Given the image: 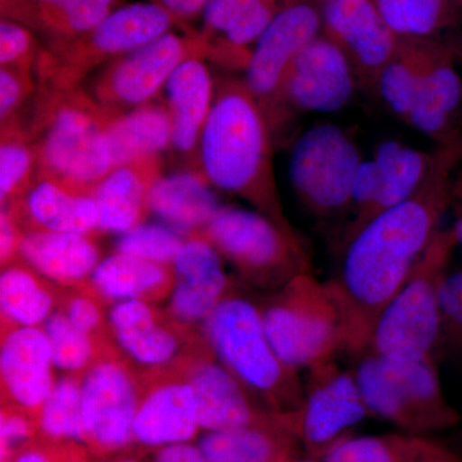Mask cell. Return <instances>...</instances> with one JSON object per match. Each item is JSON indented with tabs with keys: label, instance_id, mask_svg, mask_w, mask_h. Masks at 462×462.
Masks as SVG:
<instances>
[{
	"label": "cell",
	"instance_id": "6da1fadb",
	"mask_svg": "<svg viewBox=\"0 0 462 462\" xmlns=\"http://www.w3.org/2000/svg\"><path fill=\"white\" fill-rule=\"evenodd\" d=\"M461 141L438 145L427 180L410 199L380 212L340 247L339 272L327 281L338 307L343 352L366 354L376 322L440 230L458 191Z\"/></svg>",
	"mask_w": 462,
	"mask_h": 462
},
{
	"label": "cell",
	"instance_id": "7a4b0ae2",
	"mask_svg": "<svg viewBox=\"0 0 462 462\" xmlns=\"http://www.w3.org/2000/svg\"><path fill=\"white\" fill-rule=\"evenodd\" d=\"M200 172L209 184L236 194L297 236L282 209L272 151V127L245 81L216 90L199 139Z\"/></svg>",
	"mask_w": 462,
	"mask_h": 462
},
{
	"label": "cell",
	"instance_id": "3957f363",
	"mask_svg": "<svg viewBox=\"0 0 462 462\" xmlns=\"http://www.w3.org/2000/svg\"><path fill=\"white\" fill-rule=\"evenodd\" d=\"M109 117L83 87L36 90L27 123L35 143L36 178L93 196L115 169L107 139Z\"/></svg>",
	"mask_w": 462,
	"mask_h": 462
},
{
	"label": "cell",
	"instance_id": "277c9868",
	"mask_svg": "<svg viewBox=\"0 0 462 462\" xmlns=\"http://www.w3.org/2000/svg\"><path fill=\"white\" fill-rule=\"evenodd\" d=\"M221 363L270 411L293 416L303 401L298 370L279 357L264 331L260 307L234 287L202 325Z\"/></svg>",
	"mask_w": 462,
	"mask_h": 462
},
{
	"label": "cell",
	"instance_id": "5b68a950",
	"mask_svg": "<svg viewBox=\"0 0 462 462\" xmlns=\"http://www.w3.org/2000/svg\"><path fill=\"white\" fill-rule=\"evenodd\" d=\"M357 360L356 380L372 416L415 436L460 422L443 392L437 357L409 361L365 354Z\"/></svg>",
	"mask_w": 462,
	"mask_h": 462
},
{
	"label": "cell",
	"instance_id": "8992f818",
	"mask_svg": "<svg viewBox=\"0 0 462 462\" xmlns=\"http://www.w3.org/2000/svg\"><path fill=\"white\" fill-rule=\"evenodd\" d=\"M456 247L451 226L438 231L411 275L380 315L366 354L391 360L437 357L439 289Z\"/></svg>",
	"mask_w": 462,
	"mask_h": 462
},
{
	"label": "cell",
	"instance_id": "52a82bcc",
	"mask_svg": "<svg viewBox=\"0 0 462 462\" xmlns=\"http://www.w3.org/2000/svg\"><path fill=\"white\" fill-rule=\"evenodd\" d=\"M179 26L160 5L125 3L99 25L56 50H42L35 67L38 89L71 90L112 60L156 41Z\"/></svg>",
	"mask_w": 462,
	"mask_h": 462
},
{
	"label": "cell",
	"instance_id": "ba28073f",
	"mask_svg": "<svg viewBox=\"0 0 462 462\" xmlns=\"http://www.w3.org/2000/svg\"><path fill=\"white\" fill-rule=\"evenodd\" d=\"M258 307L267 338L289 366L309 369L343 352L338 307L314 273L294 276Z\"/></svg>",
	"mask_w": 462,
	"mask_h": 462
},
{
	"label": "cell",
	"instance_id": "9c48e42d",
	"mask_svg": "<svg viewBox=\"0 0 462 462\" xmlns=\"http://www.w3.org/2000/svg\"><path fill=\"white\" fill-rule=\"evenodd\" d=\"M202 236L254 287L273 291L300 273H312L298 236L289 234L257 209L223 206Z\"/></svg>",
	"mask_w": 462,
	"mask_h": 462
},
{
	"label": "cell",
	"instance_id": "30bf717a",
	"mask_svg": "<svg viewBox=\"0 0 462 462\" xmlns=\"http://www.w3.org/2000/svg\"><path fill=\"white\" fill-rule=\"evenodd\" d=\"M363 162L357 144L342 127L319 124L294 143L288 175L297 199L320 220L351 211L356 173Z\"/></svg>",
	"mask_w": 462,
	"mask_h": 462
},
{
	"label": "cell",
	"instance_id": "8fae6325",
	"mask_svg": "<svg viewBox=\"0 0 462 462\" xmlns=\"http://www.w3.org/2000/svg\"><path fill=\"white\" fill-rule=\"evenodd\" d=\"M194 56L206 58L199 32H170L100 69L87 90L112 117L125 115L151 102L176 67Z\"/></svg>",
	"mask_w": 462,
	"mask_h": 462
},
{
	"label": "cell",
	"instance_id": "7c38bea8",
	"mask_svg": "<svg viewBox=\"0 0 462 462\" xmlns=\"http://www.w3.org/2000/svg\"><path fill=\"white\" fill-rule=\"evenodd\" d=\"M320 7L306 0L285 3L252 50L245 83L263 108L270 127L284 121L282 91L298 54L320 35Z\"/></svg>",
	"mask_w": 462,
	"mask_h": 462
},
{
	"label": "cell",
	"instance_id": "4fadbf2b",
	"mask_svg": "<svg viewBox=\"0 0 462 462\" xmlns=\"http://www.w3.org/2000/svg\"><path fill=\"white\" fill-rule=\"evenodd\" d=\"M303 401L293 416V430L309 457L321 460L349 436V431L372 416L365 403L354 370L343 369L336 358L309 367Z\"/></svg>",
	"mask_w": 462,
	"mask_h": 462
},
{
	"label": "cell",
	"instance_id": "5bb4252c",
	"mask_svg": "<svg viewBox=\"0 0 462 462\" xmlns=\"http://www.w3.org/2000/svg\"><path fill=\"white\" fill-rule=\"evenodd\" d=\"M141 375L121 351L100 356L83 376L84 440L99 449L121 448L134 438Z\"/></svg>",
	"mask_w": 462,
	"mask_h": 462
},
{
	"label": "cell",
	"instance_id": "9a60e30c",
	"mask_svg": "<svg viewBox=\"0 0 462 462\" xmlns=\"http://www.w3.org/2000/svg\"><path fill=\"white\" fill-rule=\"evenodd\" d=\"M433 162L434 152L427 153L392 141L380 144L370 160H363L352 190V218L340 236L339 247L380 212L397 206L420 189Z\"/></svg>",
	"mask_w": 462,
	"mask_h": 462
},
{
	"label": "cell",
	"instance_id": "2e32d148",
	"mask_svg": "<svg viewBox=\"0 0 462 462\" xmlns=\"http://www.w3.org/2000/svg\"><path fill=\"white\" fill-rule=\"evenodd\" d=\"M108 320L116 345L139 373L175 364L205 339L169 312L143 300L116 303Z\"/></svg>",
	"mask_w": 462,
	"mask_h": 462
},
{
	"label": "cell",
	"instance_id": "e0dca14e",
	"mask_svg": "<svg viewBox=\"0 0 462 462\" xmlns=\"http://www.w3.org/2000/svg\"><path fill=\"white\" fill-rule=\"evenodd\" d=\"M354 67L327 35H319L298 54L282 85L285 112L336 114L346 107L357 87Z\"/></svg>",
	"mask_w": 462,
	"mask_h": 462
},
{
	"label": "cell",
	"instance_id": "ac0fdd59",
	"mask_svg": "<svg viewBox=\"0 0 462 462\" xmlns=\"http://www.w3.org/2000/svg\"><path fill=\"white\" fill-rule=\"evenodd\" d=\"M325 35L345 51L358 85L375 91L382 69L394 56L401 38L385 23L375 0H322Z\"/></svg>",
	"mask_w": 462,
	"mask_h": 462
},
{
	"label": "cell",
	"instance_id": "d6986e66",
	"mask_svg": "<svg viewBox=\"0 0 462 462\" xmlns=\"http://www.w3.org/2000/svg\"><path fill=\"white\" fill-rule=\"evenodd\" d=\"M179 361L193 387L202 430H240L278 415L258 409L260 401L221 363L206 338Z\"/></svg>",
	"mask_w": 462,
	"mask_h": 462
},
{
	"label": "cell",
	"instance_id": "ffe728a7",
	"mask_svg": "<svg viewBox=\"0 0 462 462\" xmlns=\"http://www.w3.org/2000/svg\"><path fill=\"white\" fill-rule=\"evenodd\" d=\"M141 402L134 438L145 446L188 442L199 428L196 396L180 361L139 373Z\"/></svg>",
	"mask_w": 462,
	"mask_h": 462
},
{
	"label": "cell",
	"instance_id": "44dd1931",
	"mask_svg": "<svg viewBox=\"0 0 462 462\" xmlns=\"http://www.w3.org/2000/svg\"><path fill=\"white\" fill-rule=\"evenodd\" d=\"M53 358L41 327L16 328L2 333L0 378L5 406L39 418L53 391Z\"/></svg>",
	"mask_w": 462,
	"mask_h": 462
},
{
	"label": "cell",
	"instance_id": "7402d4cb",
	"mask_svg": "<svg viewBox=\"0 0 462 462\" xmlns=\"http://www.w3.org/2000/svg\"><path fill=\"white\" fill-rule=\"evenodd\" d=\"M223 258L202 234L185 239L173 263L175 285L167 310L173 319L190 328L203 325L236 287L225 273Z\"/></svg>",
	"mask_w": 462,
	"mask_h": 462
},
{
	"label": "cell",
	"instance_id": "603a6c76",
	"mask_svg": "<svg viewBox=\"0 0 462 462\" xmlns=\"http://www.w3.org/2000/svg\"><path fill=\"white\" fill-rule=\"evenodd\" d=\"M404 123L438 145L462 139V78L448 48L434 42Z\"/></svg>",
	"mask_w": 462,
	"mask_h": 462
},
{
	"label": "cell",
	"instance_id": "cb8c5ba5",
	"mask_svg": "<svg viewBox=\"0 0 462 462\" xmlns=\"http://www.w3.org/2000/svg\"><path fill=\"white\" fill-rule=\"evenodd\" d=\"M281 8L276 0H208L199 32L205 57L245 71L254 44Z\"/></svg>",
	"mask_w": 462,
	"mask_h": 462
},
{
	"label": "cell",
	"instance_id": "d4e9b609",
	"mask_svg": "<svg viewBox=\"0 0 462 462\" xmlns=\"http://www.w3.org/2000/svg\"><path fill=\"white\" fill-rule=\"evenodd\" d=\"M124 5L125 0H0V14L32 30L45 50H56Z\"/></svg>",
	"mask_w": 462,
	"mask_h": 462
},
{
	"label": "cell",
	"instance_id": "484cf974",
	"mask_svg": "<svg viewBox=\"0 0 462 462\" xmlns=\"http://www.w3.org/2000/svg\"><path fill=\"white\" fill-rule=\"evenodd\" d=\"M23 233L57 231L89 234L98 231V211L93 196L67 189L50 179L36 178L14 205L3 207Z\"/></svg>",
	"mask_w": 462,
	"mask_h": 462
},
{
	"label": "cell",
	"instance_id": "4316f807",
	"mask_svg": "<svg viewBox=\"0 0 462 462\" xmlns=\"http://www.w3.org/2000/svg\"><path fill=\"white\" fill-rule=\"evenodd\" d=\"M160 178V156L115 167L93 193L98 211V230L123 234L144 224L151 212L149 194Z\"/></svg>",
	"mask_w": 462,
	"mask_h": 462
},
{
	"label": "cell",
	"instance_id": "83f0119b",
	"mask_svg": "<svg viewBox=\"0 0 462 462\" xmlns=\"http://www.w3.org/2000/svg\"><path fill=\"white\" fill-rule=\"evenodd\" d=\"M20 260L60 287H84L102 254L89 234L29 231L21 242Z\"/></svg>",
	"mask_w": 462,
	"mask_h": 462
},
{
	"label": "cell",
	"instance_id": "f1b7e54d",
	"mask_svg": "<svg viewBox=\"0 0 462 462\" xmlns=\"http://www.w3.org/2000/svg\"><path fill=\"white\" fill-rule=\"evenodd\" d=\"M165 90L172 120V147L180 153H194L215 98L205 58H187L170 76Z\"/></svg>",
	"mask_w": 462,
	"mask_h": 462
},
{
	"label": "cell",
	"instance_id": "f546056e",
	"mask_svg": "<svg viewBox=\"0 0 462 462\" xmlns=\"http://www.w3.org/2000/svg\"><path fill=\"white\" fill-rule=\"evenodd\" d=\"M298 438L287 416L225 431H208L199 448L207 462H291Z\"/></svg>",
	"mask_w": 462,
	"mask_h": 462
},
{
	"label": "cell",
	"instance_id": "4dcf8cb0",
	"mask_svg": "<svg viewBox=\"0 0 462 462\" xmlns=\"http://www.w3.org/2000/svg\"><path fill=\"white\" fill-rule=\"evenodd\" d=\"M221 207L200 171L161 176L149 194V211L187 236L202 234Z\"/></svg>",
	"mask_w": 462,
	"mask_h": 462
},
{
	"label": "cell",
	"instance_id": "1f68e13d",
	"mask_svg": "<svg viewBox=\"0 0 462 462\" xmlns=\"http://www.w3.org/2000/svg\"><path fill=\"white\" fill-rule=\"evenodd\" d=\"M90 282L107 305L125 300H143L154 305L171 296L175 272L171 264L152 263L116 252L102 260Z\"/></svg>",
	"mask_w": 462,
	"mask_h": 462
},
{
	"label": "cell",
	"instance_id": "d6a6232c",
	"mask_svg": "<svg viewBox=\"0 0 462 462\" xmlns=\"http://www.w3.org/2000/svg\"><path fill=\"white\" fill-rule=\"evenodd\" d=\"M57 287L23 260L2 267V333L16 328L42 327L56 311L60 294Z\"/></svg>",
	"mask_w": 462,
	"mask_h": 462
},
{
	"label": "cell",
	"instance_id": "836d02e7",
	"mask_svg": "<svg viewBox=\"0 0 462 462\" xmlns=\"http://www.w3.org/2000/svg\"><path fill=\"white\" fill-rule=\"evenodd\" d=\"M107 139L114 166L160 156L172 145V120L163 103L149 102L127 114L109 117Z\"/></svg>",
	"mask_w": 462,
	"mask_h": 462
},
{
	"label": "cell",
	"instance_id": "e575fe53",
	"mask_svg": "<svg viewBox=\"0 0 462 462\" xmlns=\"http://www.w3.org/2000/svg\"><path fill=\"white\" fill-rule=\"evenodd\" d=\"M385 23L401 39L434 41L462 17V0H375Z\"/></svg>",
	"mask_w": 462,
	"mask_h": 462
},
{
	"label": "cell",
	"instance_id": "d590c367",
	"mask_svg": "<svg viewBox=\"0 0 462 462\" xmlns=\"http://www.w3.org/2000/svg\"><path fill=\"white\" fill-rule=\"evenodd\" d=\"M433 42L401 39L396 53L376 81L375 93L403 123L411 108L416 85L427 65Z\"/></svg>",
	"mask_w": 462,
	"mask_h": 462
},
{
	"label": "cell",
	"instance_id": "8d00e7d4",
	"mask_svg": "<svg viewBox=\"0 0 462 462\" xmlns=\"http://www.w3.org/2000/svg\"><path fill=\"white\" fill-rule=\"evenodd\" d=\"M0 203L14 205L38 176L35 143L25 121L0 125Z\"/></svg>",
	"mask_w": 462,
	"mask_h": 462
},
{
	"label": "cell",
	"instance_id": "74e56055",
	"mask_svg": "<svg viewBox=\"0 0 462 462\" xmlns=\"http://www.w3.org/2000/svg\"><path fill=\"white\" fill-rule=\"evenodd\" d=\"M84 374H66L54 383L42 407L41 427L54 439L84 440L81 385Z\"/></svg>",
	"mask_w": 462,
	"mask_h": 462
},
{
	"label": "cell",
	"instance_id": "f35d334b",
	"mask_svg": "<svg viewBox=\"0 0 462 462\" xmlns=\"http://www.w3.org/2000/svg\"><path fill=\"white\" fill-rule=\"evenodd\" d=\"M41 328L50 343L54 366L66 374H85L102 356L98 345L58 309Z\"/></svg>",
	"mask_w": 462,
	"mask_h": 462
},
{
	"label": "cell",
	"instance_id": "ab89813d",
	"mask_svg": "<svg viewBox=\"0 0 462 462\" xmlns=\"http://www.w3.org/2000/svg\"><path fill=\"white\" fill-rule=\"evenodd\" d=\"M415 434L348 436L321 458L324 462H410Z\"/></svg>",
	"mask_w": 462,
	"mask_h": 462
},
{
	"label": "cell",
	"instance_id": "60d3db41",
	"mask_svg": "<svg viewBox=\"0 0 462 462\" xmlns=\"http://www.w3.org/2000/svg\"><path fill=\"white\" fill-rule=\"evenodd\" d=\"M184 234L160 224H142L121 234L116 243L117 254L143 258L152 263L171 264L184 245Z\"/></svg>",
	"mask_w": 462,
	"mask_h": 462
},
{
	"label": "cell",
	"instance_id": "b9f144b4",
	"mask_svg": "<svg viewBox=\"0 0 462 462\" xmlns=\"http://www.w3.org/2000/svg\"><path fill=\"white\" fill-rule=\"evenodd\" d=\"M439 338L438 356L462 366V269L446 273L439 289Z\"/></svg>",
	"mask_w": 462,
	"mask_h": 462
},
{
	"label": "cell",
	"instance_id": "7bdbcfd3",
	"mask_svg": "<svg viewBox=\"0 0 462 462\" xmlns=\"http://www.w3.org/2000/svg\"><path fill=\"white\" fill-rule=\"evenodd\" d=\"M36 90L35 69L0 67V125L23 120V109L33 102Z\"/></svg>",
	"mask_w": 462,
	"mask_h": 462
},
{
	"label": "cell",
	"instance_id": "ee69618b",
	"mask_svg": "<svg viewBox=\"0 0 462 462\" xmlns=\"http://www.w3.org/2000/svg\"><path fill=\"white\" fill-rule=\"evenodd\" d=\"M42 50L32 30L16 21L0 20V66L35 69Z\"/></svg>",
	"mask_w": 462,
	"mask_h": 462
},
{
	"label": "cell",
	"instance_id": "f6af8a7d",
	"mask_svg": "<svg viewBox=\"0 0 462 462\" xmlns=\"http://www.w3.org/2000/svg\"><path fill=\"white\" fill-rule=\"evenodd\" d=\"M32 422L26 413L14 407L5 406L2 411L0 422V438H2V461L8 457L9 452L25 442L32 436Z\"/></svg>",
	"mask_w": 462,
	"mask_h": 462
},
{
	"label": "cell",
	"instance_id": "bcb514c9",
	"mask_svg": "<svg viewBox=\"0 0 462 462\" xmlns=\"http://www.w3.org/2000/svg\"><path fill=\"white\" fill-rule=\"evenodd\" d=\"M23 231L9 212L2 209L0 214V260L2 267L20 260L21 242Z\"/></svg>",
	"mask_w": 462,
	"mask_h": 462
},
{
	"label": "cell",
	"instance_id": "7dc6e473",
	"mask_svg": "<svg viewBox=\"0 0 462 462\" xmlns=\"http://www.w3.org/2000/svg\"><path fill=\"white\" fill-rule=\"evenodd\" d=\"M410 462H462V456L430 438L413 436Z\"/></svg>",
	"mask_w": 462,
	"mask_h": 462
},
{
	"label": "cell",
	"instance_id": "c3c4849f",
	"mask_svg": "<svg viewBox=\"0 0 462 462\" xmlns=\"http://www.w3.org/2000/svg\"><path fill=\"white\" fill-rule=\"evenodd\" d=\"M156 462H207L199 447L180 443L165 446L158 452Z\"/></svg>",
	"mask_w": 462,
	"mask_h": 462
},
{
	"label": "cell",
	"instance_id": "681fc988",
	"mask_svg": "<svg viewBox=\"0 0 462 462\" xmlns=\"http://www.w3.org/2000/svg\"><path fill=\"white\" fill-rule=\"evenodd\" d=\"M16 462H48V460L39 451H26L18 456Z\"/></svg>",
	"mask_w": 462,
	"mask_h": 462
},
{
	"label": "cell",
	"instance_id": "f907efd6",
	"mask_svg": "<svg viewBox=\"0 0 462 462\" xmlns=\"http://www.w3.org/2000/svg\"><path fill=\"white\" fill-rule=\"evenodd\" d=\"M452 230H454L456 242H457V247L462 248V212L456 217L455 223L451 225Z\"/></svg>",
	"mask_w": 462,
	"mask_h": 462
},
{
	"label": "cell",
	"instance_id": "816d5d0a",
	"mask_svg": "<svg viewBox=\"0 0 462 462\" xmlns=\"http://www.w3.org/2000/svg\"><path fill=\"white\" fill-rule=\"evenodd\" d=\"M291 462H324L322 460H319V458L314 457H307V458H294Z\"/></svg>",
	"mask_w": 462,
	"mask_h": 462
},
{
	"label": "cell",
	"instance_id": "f5cc1de1",
	"mask_svg": "<svg viewBox=\"0 0 462 462\" xmlns=\"http://www.w3.org/2000/svg\"><path fill=\"white\" fill-rule=\"evenodd\" d=\"M116 462H138V461H135V460H120V461H116Z\"/></svg>",
	"mask_w": 462,
	"mask_h": 462
}]
</instances>
